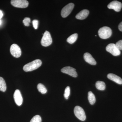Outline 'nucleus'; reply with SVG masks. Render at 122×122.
I'll list each match as a JSON object with an SVG mask.
<instances>
[{"label": "nucleus", "instance_id": "nucleus-23", "mask_svg": "<svg viewBox=\"0 0 122 122\" xmlns=\"http://www.w3.org/2000/svg\"><path fill=\"white\" fill-rule=\"evenodd\" d=\"M115 45L119 50H122V40H120L116 42Z\"/></svg>", "mask_w": 122, "mask_h": 122}, {"label": "nucleus", "instance_id": "nucleus-14", "mask_svg": "<svg viewBox=\"0 0 122 122\" xmlns=\"http://www.w3.org/2000/svg\"><path fill=\"white\" fill-rule=\"evenodd\" d=\"M89 14V10L86 9L83 10L76 15V18L78 20H84L87 17Z\"/></svg>", "mask_w": 122, "mask_h": 122}, {"label": "nucleus", "instance_id": "nucleus-9", "mask_svg": "<svg viewBox=\"0 0 122 122\" xmlns=\"http://www.w3.org/2000/svg\"><path fill=\"white\" fill-rule=\"evenodd\" d=\"M61 71L62 73L69 75L72 77H76L77 76V73L76 72V69L71 66H66L62 68Z\"/></svg>", "mask_w": 122, "mask_h": 122}, {"label": "nucleus", "instance_id": "nucleus-24", "mask_svg": "<svg viewBox=\"0 0 122 122\" xmlns=\"http://www.w3.org/2000/svg\"><path fill=\"white\" fill-rule=\"evenodd\" d=\"M32 24L34 28L37 29L38 27V21L37 20H34L33 21Z\"/></svg>", "mask_w": 122, "mask_h": 122}, {"label": "nucleus", "instance_id": "nucleus-2", "mask_svg": "<svg viewBox=\"0 0 122 122\" xmlns=\"http://www.w3.org/2000/svg\"><path fill=\"white\" fill-rule=\"evenodd\" d=\"M98 35L100 38L107 39L110 37L112 34V30L108 26H103L98 30Z\"/></svg>", "mask_w": 122, "mask_h": 122}, {"label": "nucleus", "instance_id": "nucleus-17", "mask_svg": "<svg viewBox=\"0 0 122 122\" xmlns=\"http://www.w3.org/2000/svg\"><path fill=\"white\" fill-rule=\"evenodd\" d=\"M78 38V34L75 33L71 35L67 38V41L70 44H73L76 41Z\"/></svg>", "mask_w": 122, "mask_h": 122}, {"label": "nucleus", "instance_id": "nucleus-6", "mask_svg": "<svg viewBox=\"0 0 122 122\" xmlns=\"http://www.w3.org/2000/svg\"><path fill=\"white\" fill-rule=\"evenodd\" d=\"M11 3L14 7L21 8H26L29 5V2L26 0H12Z\"/></svg>", "mask_w": 122, "mask_h": 122}, {"label": "nucleus", "instance_id": "nucleus-1", "mask_svg": "<svg viewBox=\"0 0 122 122\" xmlns=\"http://www.w3.org/2000/svg\"><path fill=\"white\" fill-rule=\"evenodd\" d=\"M41 64L42 61L40 59H36L25 65L23 70L25 72H30L39 68Z\"/></svg>", "mask_w": 122, "mask_h": 122}, {"label": "nucleus", "instance_id": "nucleus-13", "mask_svg": "<svg viewBox=\"0 0 122 122\" xmlns=\"http://www.w3.org/2000/svg\"><path fill=\"white\" fill-rule=\"evenodd\" d=\"M107 77L110 80L114 81L116 83L122 85V79L119 76H117L113 74L110 73L107 75Z\"/></svg>", "mask_w": 122, "mask_h": 122}, {"label": "nucleus", "instance_id": "nucleus-10", "mask_svg": "<svg viewBox=\"0 0 122 122\" xmlns=\"http://www.w3.org/2000/svg\"><path fill=\"white\" fill-rule=\"evenodd\" d=\"M122 7V3L117 1H113L107 5V8L109 9H112L116 12H119L120 11Z\"/></svg>", "mask_w": 122, "mask_h": 122}, {"label": "nucleus", "instance_id": "nucleus-7", "mask_svg": "<svg viewBox=\"0 0 122 122\" xmlns=\"http://www.w3.org/2000/svg\"><path fill=\"white\" fill-rule=\"evenodd\" d=\"M106 50L107 52L111 53L114 56H117L120 54V51L118 49L115 44H110L107 45Z\"/></svg>", "mask_w": 122, "mask_h": 122}, {"label": "nucleus", "instance_id": "nucleus-5", "mask_svg": "<svg viewBox=\"0 0 122 122\" xmlns=\"http://www.w3.org/2000/svg\"><path fill=\"white\" fill-rule=\"evenodd\" d=\"M74 7V4L71 3L63 7L61 11V16L63 18L67 17L71 13Z\"/></svg>", "mask_w": 122, "mask_h": 122}, {"label": "nucleus", "instance_id": "nucleus-18", "mask_svg": "<svg viewBox=\"0 0 122 122\" xmlns=\"http://www.w3.org/2000/svg\"><path fill=\"white\" fill-rule=\"evenodd\" d=\"M7 89V86L4 79L0 77V91L4 92Z\"/></svg>", "mask_w": 122, "mask_h": 122}, {"label": "nucleus", "instance_id": "nucleus-22", "mask_svg": "<svg viewBox=\"0 0 122 122\" xmlns=\"http://www.w3.org/2000/svg\"><path fill=\"white\" fill-rule=\"evenodd\" d=\"M30 22V19L28 17H25L23 20V23L25 26H29Z\"/></svg>", "mask_w": 122, "mask_h": 122}, {"label": "nucleus", "instance_id": "nucleus-8", "mask_svg": "<svg viewBox=\"0 0 122 122\" xmlns=\"http://www.w3.org/2000/svg\"><path fill=\"white\" fill-rule=\"evenodd\" d=\"M10 51L12 55L15 57L18 58L21 55V51L20 48L16 44H12L11 46Z\"/></svg>", "mask_w": 122, "mask_h": 122}, {"label": "nucleus", "instance_id": "nucleus-21", "mask_svg": "<svg viewBox=\"0 0 122 122\" xmlns=\"http://www.w3.org/2000/svg\"><path fill=\"white\" fill-rule=\"evenodd\" d=\"M41 118L39 115H36L33 117L30 122H41Z\"/></svg>", "mask_w": 122, "mask_h": 122}, {"label": "nucleus", "instance_id": "nucleus-20", "mask_svg": "<svg viewBox=\"0 0 122 122\" xmlns=\"http://www.w3.org/2000/svg\"><path fill=\"white\" fill-rule=\"evenodd\" d=\"M70 90L69 86H67L65 89V93L64 94V96L65 98L66 99H68L69 98V96L70 95Z\"/></svg>", "mask_w": 122, "mask_h": 122}, {"label": "nucleus", "instance_id": "nucleus-25", "mask_svg": "<svg viewBox=\"0 0 122 122\" xmlns=\"http://www.w3.org/2000/svg\"><path fill=\"white\" fill-rule=\"evenodd\" d=\"M119 30L122 32V22H120L118 25Z\"/></svg>", "mask_w": 122, "mask_h": 122}, {"label": "nucleus", "instance_id": "nucleus-4", "mask_svg": "<svg viewBox=\"0 0 122 122\" xmlns=\"http://www.w3.org/2000/svg\"><path fill=\"white\" fill-rule=\"evenodd\" d=\"M74 113L75 116L81 121H85L86 119V115L83 109L79 106L75 107Z\"/></svg>", "mask_w": 122, "mask_h": 122}, {"label": "nucleus", "instance_id": "nucleus-15", "mask_svg": "<svg viewBox=\"0 0 122 122\" xmlns=\"http://www.w3.org/2000/svg\"><path fill=\"white\" fill-rule=\"evenodd\" d=\"M95 85L96 88L99 90H104L106 89V84L102 81H97L96 82Z\"/></svg>", "mask_w": 122, "mask_h": 122}, {"label": "nucleus", "instance_id": "nucleus-11", "mask_svg": "<svg viewBox=\"0 0 122 122\" xmlns=\"http://www.w3.org/2000/svg\"><path fill=\"white\" fill-rule=\"evenodd\" d=\"M14 98L15 103L18 106H21L23 102V98L19 90L15 91L14 94Z\"/></svg>", "mask_w": 122, "mask_h": 122}, {"label": "nucleus", "instance_id": "nucleus-3", "mask_svg": "<svg viewBox=\"0 0 122 122\" xmlns=\"http://www.w3.org/2000/svg\"><path fill=\"white\" fill-rule=\"evenodd\" d=\"M52 42V39L50 33L49 31H46L44 33L41 41L42 45L44 46H50Z\"/></svg>", "mask_w": 122, "mask_h": 122}, {"label": "nucleus", "instance_id": "nucleus-16", "mask_svg": "<svg viewBox=\"0 0 122 122\" xmlns=\"http://www.w3.org/2000/svg\"><path fill=\"white\" fill-rule=\"evenodd\" d=\"M88 99L90 103L93 105L96 102V98L94 94L91 91H89L88 93Z\"/></svg>", "mask_w": 122, "mask_h": 122}, {"label": "nucleus", "instance_id": "nucleus-27", "mask_svg": "<svg viewBox=\"0 0 122 122\" xmlns=\"http://www.w3.org/2000/svg\"><path fill=\"white\" fill-rule=\"evenodd\" d=\"M1 22H1V20L0 19V25L1 24Z\"/></svg>", "mask_w": 122, "mask_h": 122}, {"label": "nucleus", "instance_id": "nucleus-26", "mask_svg": "<svg viewBox=\"0 0 122 122\" xmlns=\"http://www.w3.org/2000/svg\"><path fill=\"white\" fill-rule=\"evenodd\" d=\"M3 13H2V11L0 10V19L2 17V16H3Z\"/></svg>", "mask_w": 122, "mask_h": 122}, {"label": "nucleus", "instance_id": "nucleus-12", "mask_svg": "<svg viewBox=\"0 0 122 122\" xmlns=\"http://www.w3.org/2000/svg\"><path fill=\"white\" fill-rule=\"evenodd\" d=\"M83 57L85 61L87 63L92 65H96V61L89 53H85Z\"/></svg>", "mask_w": 122, "mask_h": 122}, {"label": "nucleus", "instance_id": "nucleus-19", "mask_svg": "<svg viewBox=\"0 0 122 122\" xmlns=\"http://www.w3.org/2000/svg\"><path fill=\"white\" fill-rule=\"evenodd\" d=\"M37 88L38 91L42 94H45L47 92V89L45 86L41 83H39L37 85Z\"/></svg>", "mask_w": 122, "mask_h": 122}]
</instances>
